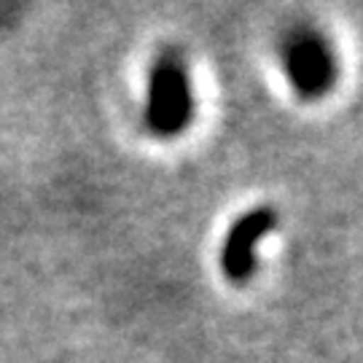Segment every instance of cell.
<instances>
[{"label":"cell","instance_id":"cell-2","mask_svg":"<svg viewBox=\"0 0 363 363\" xmlns=\"http://www.w3.org/2000/svg\"><path fill=\"white\" fill-rule=\"evenodd\" d=\"M286 70L294 89L307 100H315L331 89L337 73L328 46L312 33H301L291 40L286 52Z\"/></svg>","mask_w":363,"mask_h":363},{"label":"cell","instance_id":"cell-1","mask_svg":"<svg viewBox=\"0 0 363 363\" xmlns=\"http://www.w3.org/2000/svg\"><path fill=\"white\" fill-rule=\"evenodd\" d=\"M191 118H194V97H191L186 70L178 60L164 57L156 62L148 81L145 124L154 135L175 138L189 127Z\"/></svg>","mask_w":363,"mask_h":363},{"label":"cell","instance_id":"cell-3","mask_svg":"<svg viewBox=\"0 0 363 363\" xmlns=\"http://www.w3.org/2000/svg\"><path fill=\"white\" fill-rule=\"evenodd\" d=\"M274 213L267 208L250 210L232 226V232L223 242L220 264L223 272L234 283H245L256 269V247L267 234L274 229Z\"/></svg>","mask_w":363,"mask_h":363}]
</instances>
